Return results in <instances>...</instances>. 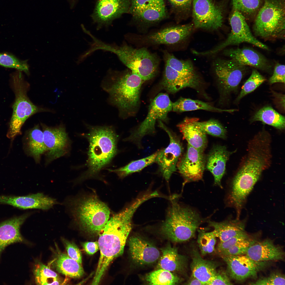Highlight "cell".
Instances as JSON below:
<instances>
[{"label": "cell", "mask_w": 285, "mask_h": 285, "mask_svg": "<svg viewBox=\"0 0 285 285\" xmlns=\"http://www.w3.org/2000/svg\"><path fill=\"white\" fill-rule=\"evenodd\" d=\"M140 205L139 201L135 200L109 218L98 233L100 254L92 284H98L111 262L123 254L132 229V217Z\"/></svg>", "instance_id": "cell-1"}, {"label": "cell", "mask_w": 285, "mask_h": 285, "mask_svg": "<svg viewBox=\"0 0 285 285\" xmlns=\"http://www.w3.org/2000/svg\"><path fill=\"white\" fill-rule=\"evenodd\" d=\"M89 143L88 169L76 180L80 182L98 176L116 154L118 136L110 127H91L85 135Z\"/></svg>", "instance_id": "cell-2"}, {"label": "cell", "mask_w": 285, "mask_h": 285, "mask_svg": "<svg viewBox=\"0 0 285 285\" xmlns=\"http://www.w3.org/2000/svg\"><path fill=\"white\" fill-rule=\"evenodd\" d=\"M178 197L173 195L169 198L170 205L165 220L161 226V232L173 242L188 241L194 236L199 226L208 218H203L192 208L178 203Z\"/></svg>", "instance_id": "cell-3"}, {"label": "cell", "mask_w": 285, "mask_h": 285, "mask_svg": "<svg viewBox=\"0 0 285 285\" xmlns=\"http://www.w3.org/2000/svg\"><path fill=\"white\" fill-rule=\"evenodd\" d=\"M67 202L72 220L86 232L98 234L110 218L109 208L95 194L71 198Z\"/></svg>", "instance_id": "cell-4"}, {"label": "cell", "mask_w": 285, "mask_h": 285, "mask_svg": "<svg viewBox=\"0 0 285 285\" xmlns=\"http://www.w3.org/2000/svg\"><path fill=\"white\" fill-rule=\"evenodd\" d=\"M98 48L116 54L124 65L144 81L153 78L158 71L159 57L145 47L135 48L124 42L118 46L101 41L98 44Z\"/></svg>", "instance_id": "cell-5"}, {"label": "cell", "mask_w": 285, "mask_h": 285, "mask_svg": "<svg viewBox=\"0 0 285 285\" xmlns=\"http://www.w3.org/2000/svg\"><path fill=\"white\" fill-rule=\"evenodd\" d=\"M108 76L114 82L109 91L114 103L124 111L134 109L138 104L144 81L129 69L122 71L110 70Z\"/></svg>", "instance_id": "cell-6"}, {"label": "cell", "mask_w": 285, "mask_h": 285, "mask_svg": "<svg viewBox=\"0 0 285 285\" xmlns=\"http://www.w3.org/2000/svg\"><path fill=\"white\" fill-rule=\"evenodd\" d=\"M285 0H265L253 27L255 34L264 39H284Z\"/></svg>", "instance_id": "cell-7"}, {"label": "cell", "mask_w": 285, "mask_h": 285, "mask_svg": "<svg viewBox=\"0 0 285 285\" xmlns=\"http://www.w3.org/2000/svg\"><path fill=\"white\" fill-rule=\"evenodd\" d=\"M12 80L15 98L7 135L13 140L17 136L21 134L22 127L29 117L44 110L35 105L28 97L27 92L29 84L24 80L20 71L13 75Z\"/></svg>", "instance_id": "cell-8"}, {"label": "cell", "mask_w": 285, "mask_h": 285, "mask_svg": "<svg viewBox=\"0 0 285 285\" xmlns=\"http://www.w3.org/2000/svg\"><path fill=\"white\" fill-rule=\"evenodd\" d=\"M193 25L188 24L168 26L142 35L127 34L126 39L141 47L164 45L170 46L185 40L192 33Z\"/></svg>", "instance_id": "cell-9"}, {"label": "cell", "mask_w": 285, "mask_h": 285, "mask_svg": "<svg viewBox=\"0 0 285 285\" xmlns=\"http://www.w3.org/2000/svg\"><path fill=\"white\" fill-rule=\"evenodd\" d=\"M173 104L167 94H158L150 104L145 119L124 141L132 142L140 148L144 137L155 133L156 120L167 121V114L172 109Z\"/></svg>", "instance_id": "cell-10"}, {"label": "cell", "mask_w": 285, "mask_h": 285, "mask_svg": "<svg viewBox=\"0 0 285 285\" xmlns=\"http://www.w3.org/2000/svg\"><path fill=\"white\" fill-rule=\"evenodd\" d=\"M229 17L231 31L226 40L213 49L199 52L200 55H212L218 53L227 46L238 45L246 42L258 47L268 50L267 46L256 39L253 35L246 20V18L237 9L232 7Z\"/></svg>", "instance_id": "cell-11"}, {"label": "cell", "mask_w": 285, "mask_h": 285, "mask_svg": "<svg viewBox=\"0 0 285 285\" xmlns=\"http://www.w3.org/2000/svg\"><path fill=\"white\" fill-rule=\"evenodd\" d=\"M128 12L137 26L145 30L168 16L165 0H130Z\"/></svg>", "instance_id": "cell-12"}, {"label": "cell", "mask_w": 285, "mask_h": 285, "mask_svg": "<svg viewBox=\"0 0 285 285\" xmlns=\"http://www.w3.org/2000/svg\"><path fill=\"white\" fill-rule=\"evenodd\" d=\"M41 126L46 148L45 165H47L54 160L69 154L72 141L63 125L53 127L41 123Z\"/></svg>", "instance_id": "cell-13"}, {"label": "cell", "mask_w": 285, "mask_h": 285, "mask_svg": "<svg viewBox=\"0 0 285 285\" xmlns=\"http://www.w3.org/2000/svg\"><path fill=\"white\" fill-rule=\"evenodd\" d=\"M215 71L224 96L237 91L243 77L246 73V66L235 60L218 59L214 62Z\"/></svg>", "instance_id": "cell-14"}, {"label": "cell", "mask_w": 285, "mask_h": 285, "mask_svg": "<svg viewBox=\"0 0 285 285\" xmlns=\"http://www.w3.org/2000/svg\"><path fill=\"white\" fill-rule=\"evenodd\" d=\"M159 126L165 131L169 138L168 146L158 151L156 162L161 175L168 182L177 169V162L182 155L183 148L179 138L175 134L159 120Z\"/></svg>", "instance_id": "cell-15"}, {"label": "cell", "mask_w": 285, "mask_h": 285, "mask_svg": "<svg viewBox=\"0 0 285 285\" xmlns=\"http://www.w3.org/2000/svg\"><path fill=\"white\" fill-rule=\"evenodd\" d=\"M192 16L197 28L216 30L222 26V8L212 0H193Z\"/></svg>", "instance_id": "cell-16"}, {"label": "cell", "mask_w": 285, "mask_h": 285, "mask_svg": "<svg viewBox=\"0 0 285 285\" xmlns=\"http://www.w3.org/2000/svg\"><path fill=\"white\" fill-rule=\"evenodd\" d=\"M221 257L226 264V272L229 277L239 281L256 278L258 273L269 264L268 262L254 261L245 255Z\"/></svg>", "instance_id": "cell-17"}, {"label": "cell", "mask_w": 285, "mask_h": 285, "mask_svg": "<svg viewBox=\"0 0 285 285\" xmlns=\"http://www.w3.org/2000/svg\"><path fill=\"white\" fill-rule=\"evenodd\" d=\"M206 164L203 152L188 144L186 152L179 158L177 165V169L184 179L183 185L202 179Z\"/></svg>", "instance_id": "cell-18"}, {"label": "cell", "mask_w": 285, "mask_h": 285, "mask_svg": "<svg viewBox=\"0 0 285 285\" xmlns=\"http://www.w3.org/2000/svg\"><path fill=\"white\" fill-rule=\"evenodd\" d=\"M130 0H96L91 17L99 29L128 12Z\"/></svg>", "instance_id": "cell-19"}, {"label": "cell", "mask_w": 285, "mask_h": 285, "mask_svg": "<svg viewBox=\"0 0 285 285\" xmlns=\"http://www.w3.org/2000/svg\"><path fill=\"white\" fill-rule=\"evenodd\" d=\"M58 203L55 199L42 193L22 196H0V204L9 205L23 209H38L46 210Z\"/></svg>", "instance_id": "cell-20"}, {"label": "cell", "mask_w": 285, "mask_h": 285, "mask_svg": "<svg viewBox=\"0 0 285 285\" xmlns=\"http://www.w3.org/2000/svg\"><path fill=\"white\" fill-rule=\"evenodd\" d=\"M161 84L163 88L168 92L174 93L187 87L196 89L200 86L201 80L196 73H181L165 63Z\"/></svg>", "instance_id": "cell-21"}, {"label": "cell", "mask_w": 285, "mask_h": 285, "mask_svg": "<svg viewBox=\"0 0 285 285\" xmlns=\"http://www.w3.org/2000/svg\"><path fill=\"white\" fill-rule=\"evenodd\" d=\"M245 255L258 262L283 260L285 257L283 247L268 239L260 241L252 240Z\"/></svg>", "instance_id": "cell-22"}, {"label": "cell", "mask_w": 285, "mask_h": 285, "mask_svg": "<svg viewBox=\"0 0 285 285\" xmlns=\"http://www.w3.org/2000/svg\"><path fill=\"white\" fill-rule=\"evenodd\" d=\"M224 54L245 66L253 67L260 70L270 72L272 65L262 54L255 50L248 47L225 50Z\"/></svg>", "instance_id": "cell-23"}, {"label": "cell", "mask_w": 285, "mask_h": 285, "mask_svg": "<svg viewBox=\"0 0 285 285\" xmlns=\"http://www.w3.org/2000/svg\"><path fill=\"white\" fill-rule=\"evenodd\" d=\"M128 243L131 258L138 264H152L160 256L159 250L154 245L139 236L130 237Z\"/></svg>", "instance_id": "cell-24"}, {"label": "cell", "mask_w": 285, "mask_h": 285, "mask_svg": "<svg viewBox=\"0 0 285 285\" xmlns=\"http://www.w3.org/2000/svg\"><path fill=\"white\" fill-rule=\"evenodd\" d=\"M30 214L25 213L0 223V260L2 254L7 247L14 243L25 242L20 229Z\"/></svg>", "instance_id": "cell-25"}, {"label": "cell", "mask_w": 285, "mask_h": 285, "mask_svg": "<svg viewBox=\"0 0 285 285\" xmlns=\"http://www.w3.org/2000/svg\"><path fill=\"white\" fill-rule=\"evenodd\" d=\"M232 153L226 147L219 145H214L206 157V167L213 176L214 184L222 187L221 180L226 170V164Z\"/></svg>", "instance_id": "cell-26"}, {"label": "cell", "mask_w": 285, "mask_h": 285, "mask_svg": "<svg viewBox=\"0 0 285 285\" xmlns=\"http://www.w3.org/2000/svg\"><path fill=\"white\" fill-rule=\"evenodd\" d=\"M52 249L53 258L48 264L49 267L71 278H78L83 276L84 271L81 264L62 252L56 244Z\"/></svg>", "instance_id": "cell-27"}, {"label": "cell", "mask_w": 285, "mask_h": 285, "mask_svg": "<svg viewBox=\"0 0 285 285\" xmlns=\"http://www.w3.org/2000/svg\"><path fill=\"white\" fill-rule=\"evenodd\" d=\"M23 144L26 154L32 158L36 163H40L46 148L43 132L38 124L26 132L23 138Z\"/></svg>", "instance_id": "cell-28"}, {"label": "cell", "mask_w": 285, "mask_h": 285, "mask_svg": "<svg viewBox=\"0 0 285 285\" xmlns=\"http://www.w3.org/2000/svg\"><path fill=\"white\" fill-rule=\"evenodd\" d=\"M191 251L192 259L190 265L191 275L205 285H207L216 273L218 264L215 262L203 259L196 248H192Z\"/></svg>", "instance_id": "cell-29"}, {"label": "cell", "mask_w": 285, "mask_h": 285, "mask_svg": "<svg viewBox=\"0 0 285 285\" xmlns=\"http://www.w3.org/2000/svg\"><path fill=\"white\" fill-rule=\"evenodd\" d=\"M161 250L162 255L158 265L159 269L181 273L186 270L187 258L186 256L179 254L176 248L168 245Z\"/></svg>", "instance_id": "cell-30"}, {"label": "cell", "mask_w": 285, "mask_h": 285, "mask_svg": "<svg viewBox=\"0 0 285 285\" xmlns=\"http://www.w3.org/2000/svg\"><path fill=\"white\" fill-rule=\"evenodd\" d=\"M196 118L186 117L177 127L188 144L203 152L207 146V137L206 134L195 125L194 122Z\"/></svg>", "instance_id": "cell-31"}, {"label": "cell", "mask_w": 285, "mask_h": 285, "mask_svg": "<svg viewBox=\"0 0 285 285\" xmlns=\"http://www.w3.org/2000/svg\"><path fill=\"white\" fill-rule=\"evenodd\" d=\"M207 222L208 226L213 229V232L220 242L246 233L245 222L239 219L227 220L220 222L208 220Z\"/></svg>", "instance_id": "cell-32"}, {"label": "cell", "mask_w": 285, "mask_h": 285, "mask_svg": "<svg viewBox=\"0 0 285 285\" xmlns=\"http://www.w3.org/2000/svg\"><path fill=\"white\" fill-rule=\"evenodd\" d=\"M251 122L260 121L280 130L285 128V117L270 106H265L256 112L251 117Z\"/></svg>", "instance_id": "cell-33"}, {"label": "cell", "mask_w": 285, "mask_h": 285, "mask_svg": "<svg viewBox=\"0 0 285 285\" xmlns=\"http://www.w3.org/2000/svg\"><path fill=\"white\" fill-rule=\"evenodd\" d=\"M172 109L175 112H182L197 110L218 112H233L236 110H225L215 107L209 103L199 100L181 97L173 103Z\"/></svg>", "instance_id": "cell-34"}, {"label": "cell", "mask_w": 285, "mask_h": 285, "mask_svg": "<svg viewBox=\"0 0 285 285\" xmlns=\"http://www.w3.org/2000/svg\"><path fill=\"white\" fill-rule=\"evenodd\" d=\"M158 151L145 158L133 161L125 166L114 170L108 169L110 172H114L121 178L129 175L139 172L145 167L155 162Z\"/></svg>", "instance_id": "cell-35"}, {"label": "cell", "mask_w": 285, "mask_h": 285, "mask_svg": "<svg viewBox=\"0 0 285 285\" xmlns=\"http://www.w3.org/2000/svg\"><path fill=\"white\" fill-rule=\"evenodd\" d=\"M36 283L37 285L61 284L58 274L40 262L36 263L33 268Z\"/></svg>", "instance_id": "cell-36"}, {"label": "cell", "mask_w": 285, "mask_h": 285, "mask_svg": "<svg viewBox=\"0 0 285 285\" xmlns=\"http://www.w3.org/2000/svg\"><path fill=\"white\" fill-rule=\"evenodd\" d=\"M146 280L150 285H175L180 281L177 276L162 269L149 273L146 276Z\"/></svg>", "instance_id": "cell-37"}, {"label": "cell", "mask_w": 285, "mask_h": 285, "mask_svg": "<svg viewBox=\"0 0 285 285\" xmlns=\"http://www.w3.org/2000/svg\"><path fill=\"white\" fill-rule=\"evenodd\" d=\"M195 126L206 134L225 139L226 137V130L218 121L211 119L203 122L198 121L197 118L194 122Z\"/></svg>", "instance_id": "cell-38"}, {"label": "cell", "mask_w": 285, "mask_h": 285, "mask_svg": "<svg viewBox=\"0 0 285 285\" xmlns=\"http://www.w3.org/2000/svg\"><path fill=\"white\" fill-rule=\"evenodd\" d=\"M163 51L165 63L173 69L183 74L196 73L193 65L190 61L179 60L166 50H163Z\"/></svg>", "instance_id": "cell-39"}, {"label": "cell", "mask_w": 285, "mask_h": 285, "mask_svg": "<svg viewBox=\"0 0 285 285\" xmlns=\"http://www.w3.org/2000/svg\"><path fill=\"white\" fill-rule=\"evenodd\" d=\"M198 230L197 242L201 254L205 255L212 253L216 241L213 231L207 232L203 230Z\"/></svg>", "instance_id": "cell-40"}, {"label": "cell", "mask_w": 285, "mask_h": 285, "mask_svg": "<svg viewBox=\"0 0 285 285\" xmlns=\"http://www.w3.org/2000/svg\"><path fill=\"white\" fill-rule=\"evenodd\" d=\"M266 80L265 78L256 69L253 70L251 75L243 85L240 93L236 99L238 103L244 96L254 91Z\"/></svg>", "instance_id": "cell-41"}, {"label": "cell", "mask_w": 285, "mask_h": 285, "mask_svg": "<svg viewBox=\"0 0 285 285\" xmlns=\"http://www.w3.org/2000/svg\"><path fill=\"white\" fill-rule=\"evenodd\" d=\"M262 3V0H232V7L237 9L245 18L255 15Z\"/></svg>", "instance_id": "cell-42"}, {"label": "cell", "mask_w": 285, "mask_h": 285, "mask_svg": "<svg viewBox=\"0 0 285 285\" xmlns=\"http://www.w3.org/2000/svg\"><path fill=\"white\" fill-rule=\"evenodd\" d=\"M27 62L21 60L13 55L0 53V65L16 69L29 74V66Z\"/></svg>", "instance_id": "cell-43"}, {"label": "cell", "mask_w": 285, "mask_h": 285, "mask_svg": "<svg viewBox=\"0 0 285 285\" xmlns=\"http://www.w3.org/2000/svg\"><path fill=\"white\" fill-rule=\"evenodd\" d=\"M251 285H285L284 274L278 271H274L267 277H262L256 281L251 282Z\"/></svg>", "instance_id": "cell-44"}, {"label": "cell", "mask_w": 285, "mask_h": 285, "mask_svg": "<svg viewBox=\"0 0 285 285\" xmlns=\"http://www.w3.org/2000/svg\"><path fill=\"white\" fill-rule=\"evenodd\" d=\"M171 10L177 18L190 10L193 0H167Z\"/></svg>", "instance_id": "cell-45"}, {"label": "cell", "mask_w": 285, "mask_h": 285, "mask_svg": "<svg viewBox=\"0 0 285 285\" xmlns=\"http://www.w3.org/2000/svg\"><path fill=\"white\" fill-rule=\"evenodd\" d=\"M252 241L249 238L246 239L219 253L221 256L245 255Z\"/></svg>", "instance_id": "cell-46"}, {"label": "cell", "mask_w": 285, "mask_h": 285, "mask_svg": "<svg viewBox=\"0 0 285 285\" xmlns=\"http://www.w3.org/2000/svg\"><path fill=\"white\" fill-rule=\"evenodd\" d=\"M62 241L68 255L71 258L82 264V255L77 246L73 243L62 238Z\"/></svg>", "instance_id": "cell-47"}, {"label": "cell", "mask_w": 285, "mask_h": 285, "mask_svg": "<svg viewBox=\"0 0 285 285\" xmlns=\"http://www.w3.org/2000/svg\"><path fill=\"white\" fill-rule=\"evenodd\" d=\"M248 238L249 236L246 232L236 236L225 241L220 242L217 247V250L219 253Z\"/></svg>", "instance_id": "cell-48"}, {"label": "cell", "mask_w": 285, "mask_h": 285, "mask_svg": "<svg viewBox=\"0 0 285 285\" xmlns=\"http://www.w3.org/2000/svg\"><path fill=\"white\" fill-rule=\"evenodd\" d=\"M233 284L231 282L230 278L226 272L223 270L217 271L207 285H230Z\"/></svg>", "instance_id": "cell-49"}, {"label": "cell", "mask_w": 285, "mask_h": 285, "mask_svg": "<svg viewBox=\"0 0 285 285\" xmlns=\"http://www.w3.org/2000/svg\"><path fill=\"white\" fill-rule=\"evenodd\" d=\"M285 65L278 63L276 65L268 82L271 84L276 83H285Z\"/></svg>", "instance_id": "cell-50"}, {"label": "cell", "mask_w": 285, "mask_h": 285, "mask_svg": "<svg viewBox=\"0 0 285 285\" xmlns=\"http://www.w3.org/2000/svg\"><path fill=\"white\" fill-rule=\"evenodd\" d=\"M82 246L85 251L89 255L93 254L99 249L98 241L86 242L83 244Z\"/></svg>", "instance_id": "cell-51"}, {"label": "cell", "mask_w": 285, "mask_h": 285, "mask_svg": "<svg viewBox=\"0 0 285 285\" xmlns=\"http://www.w3.org/2000/svg\"><path fill=\"white\" fill-rule=\"evenodd\" d=\"M273 95L276 99L277 105L278 107L284 111L285 107L284 95L277 93L275 92L273 93Z\"/></svg>", "instance_id": "cell-52"}, {"label": "cell", "mask_w": 285, "mask_h": 285, "mask_svg": "<svg viewBox=\"0 0 285 285\" xmlns=\"http://www.w3.org/2000/svg\"><path fill=\"white\" fill-rule=\"evenodd\" d=\"M185 284L187 285H205L202 282L192 275L190 278Z\"/></svg>", "instance_id": "cell-53"}]
</instances>
